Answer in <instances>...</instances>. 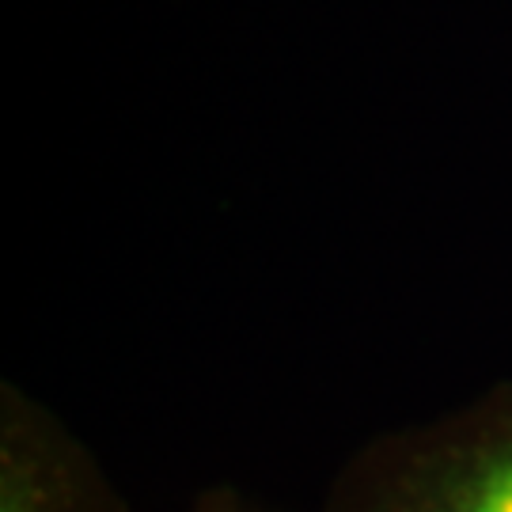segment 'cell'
I'll return each instance as SVG.
<instances>
[{
    "label": "cell",
    "instance_id": "obj_1",
    "mask_svg": "<svg viewBox=\"0 0 512 512\" xmlns=\"http://www.w3.org/2000/svg\"><path fill=\"white\" fill-rule=\"evenodd\" d=\"M361 512H512V384L384 444Z\"/></svg>",
    "mask_w": 512,
    "mask_h": 512
},
{
    "label": "cell",
    "instance_id": "obj_2",
    "mask_svg": "<svg viewBox=\"0 0 512 512\" xmlns=\"http://www.w3.org/2000/svg\"><path fill=\"white\" fill-rule=\"evenodd\" d=\"M92 478L73 440L16 387L0 403V512H88Z\"/></svg>",
    "mask_w": 512,
    "mask_h": 512
}]
</instances>
